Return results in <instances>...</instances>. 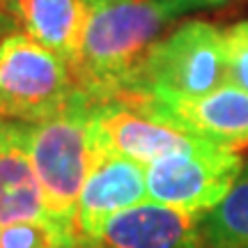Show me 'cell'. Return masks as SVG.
I'll use <instances>...</instances> for the list:
<instances>
[{"mask_svg": "<svg viewBox=\"0 0 248 248\" xmlns=\"http://www.w3.org/2000/svg\"><path fill=\"white\" fill-rule=\"evenodd\" d=\"M170 18L156 0H99L90 5L74 76L88 101L122 94L131 74L161 39Z\"/></svg>", "mask_w": 248, "mask_h": 248, "instance_id": "1", "label": "cell"}, {"mask_svg": "<svg viewBox=\"0 0 248 248\" xmlns=\"http://www.w3.org/2000/svg\"><path fill=\"white\" fill-rule=\"evenodd\" d=\"M225 85V39L209 21H186L152 46L117 97L193 99Z\"/></svg>", "mask_w": 248, "mask_h": 248, "instance_id": "2", "label": "cell"}, {"mask_svg": "<svg viewBox=\"0 0 248 248\" xmlns=\"http://www.w3.org/2000/svg\"><path fill=\"white\" fill-rule=\"evenodd\" d=\"M28 152L44 193L46 216L76 232L78 198L92 161L88 97L78 94L62 113L28 124Z\"/></svg>", "mask_w": 248, "mask_h": 248, "instance_id": "3", "label": "cell"}, {"mask_svg": "<svg viewBox=\"0 0 248 248\" xmlns=\"http://www.w3.org/2000/svg\"><path fill=\"white\" fill-rule=\"evenodd\" d=\"M69 62L23 32L0 37V120L42 122L78 97Z\"/></svg>", "mask_w": 248, "mask_h": 248, "instance_id": "4", "label": "cell"}, {"mask_svg": "<svg viewBox=\"0 0 248 248\" xmlns=\"http://www.w3.org/2000/svg\"><path fill=\"white\" fill-rule=\"evenodd\" d=\"M241 170L244 159L237 150L204 142L145 166L147 198L200 218L230 193Z\"/></svg>", "mask_w": 248, "mask_h": 248, "instance_id": "5", "label": "cell"}, {"mask_svg": "<svg viewBox=\"0 0 248 248\" xmlns=\"http://www.w3.org/2000/svg\"><path fill=\"white\" fill-rule=\"evenodd\" d=\"M90 133L94 147L126 156L140 166L209 142L161 122L129 97L90 101Z\"/></svg>", "mask_w": 248, "mask_h": 248, "instance_id": "6", "label": "cell"}, {"mask_svg": "<svg viewBox=\"0 0 248 248\" xmlns=\"http://www.w3.org/2000/svg\"><path fill=\"white\" fill-rule=\"evenodd\" d=\"M150 115L172 124L195 138L239 150L248 145V92L223 85L193 99L129 97Z\"/></svg>", "mask_w": 248, "mask_h": 248, "instance_id": "7", "label": "cell"}, {"mask_svg": "<svg viewBox=\"0 0 248 248\" xmlns=\"http://www.w3.org/2000/svg\"><path fill=\"white\" fill-rule=\"evenodd\" d=\"M140 202H147L145 166L92 145V161L76 209L80 241L92 244L115 214Z\"/></svg>", "mask_w": 248, "mask_h": 248, "instance_id": "8", "label": "cell"}, {"mask_svg": "<svg viewBox=\"0 0 248 248\" xmlns=\"http://www.w3.org/2000/svg\"><path fill=\"white\" fill-rule=\"evenodd\" d=\"M198 221L147 200L115 214L88 248H204Z\"/></svg>", "mask_w": 248, "mask_h": 248, "instance_id": "9", "label": "cell"}, {"mask_svg": "<svg viewBox=\"0 0 248 248\" xmlns=\"http://www.w3.org/2000/svg\"><path fill=\"white\" fill-rule=\"evenodd\" d=\"M90 5L85 0H7L5 16L18 32L69 62L78 60Z\"/></svg>", "mask_w": 248, "mask_h": 248, "instance_id": "10", "label": "cell"}, {"mask_svg": "<svg viewBox=\"0 0 248 248\" xmlns=\"http://www.w3.org/2000/svg\"><path fill=\"white\" fill-rule=\"evenodd\" d=\"M35 218H46V204L28 152V124L0 120V228Z\"/></svg>", "mask_w": 248, "mask_h": 248, "instance_id": "11", "label": "cell"}, {"mask_svg": "<svg viewBox=\"0 0 248 248\" xmlns=\"http://www.w3.org/2000/svg\"><path fill=\"white\" fill-rule=\"evenodd\" d=\"M198 223L204 248H248V163L230 193Z\"/></svg>", "mask_w": 248, "mask_h": 248, "instance_id": "12", "label": "cell"}, {"mask_svg": "<svg viewBox=\"0 0 248 248\" xmlns=\"http://www.w3.org/2000/svg\"><path fill=\"white\" fill-rule=\"evenodd\" d=\"M0 248H88L78 232L46 218L21 221L0 228Z\"/></svg>", "mask_w": 248, "mask_h": 248, "instance_id": "13", "label": "cell"}, {"mask_svg": "<svg viewBox=\"0 0 248 248\" xmlns=\"http://www.w3.org/2000/svg\"><path fill=\"white\" fill-rule=\"evenodd\" d=\"M225 39V85L248 92V21L223 30Z\"/></svg>", "mask_w": 248, "mask_h": 248, "instance_id": "14", "label": "cell"}, {"mask_svg": "<svg viewBox=\"0 0 248 248\" xmlns=\"http://www.w3.org/2000/svg\"><path fill=\"white\" fill-rule=\"evenodd\" d=\"M156 2L163 5L172 16H179V14H186V12H193V9L223 7V5H230L234 0H156Z\"/></svg>", "mask_w": 248, "mask_h": 248, "instance_id": "15", "label": "cell"}, {"mask_svg": "<svg viewBox=\"0 0 248 248\" xmlns=\"http://www.w3.org/2000/svg\"><path fill=\"white\" fill-rule=\"evenodd\" d=\"M5 5H7V0H0V28L5 26V23H9L7 16H5Z\"/></svg>", "mask_w": 248, "mask_h": 248, "instance_id": "16", "label": "cell"}, {"mask_svg": "<svg viewBox=\"0 0 248 248\" xmlns=\"http://www.w3.org/2000/svg\"><path fill=\"white\" fill-rule=\"evenodd\" d=\"M85 2H88V5H94V2H99V0H85Z\"/></svg>", "mask_w": 248, "mask_h": 248, "instance_id": "17", "label": "cell"}]
</instances>
